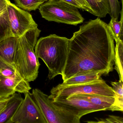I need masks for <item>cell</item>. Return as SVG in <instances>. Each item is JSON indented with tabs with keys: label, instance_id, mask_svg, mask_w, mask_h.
I'll return each instance as SVG.
<instances>
[{
	"label": "cell",
	"instance_id": "obj_19",
	"mask_svg": "<svg viewBox=\"0 0 123 123\" xmlns=\"http://www.w3.org/2000/svg\"><path fill=\"white\" fill-rule=\"evenodd\" d=\"M47 0H14L18 7L27 11H35Z\"/></svg>",
	"mask_w": 123,
	"mask_h": 123
},
{
	"label": "cell",
	"instance_id": "obj_13",
	"mask_svg": "<svg viewBox=\"0 0 123 123\" xmlns=\"http://www.w3.org/2000/svg\"><path fill=\"white\" fill-rule=\"evenodd\" d=\"M23 99L19 93L11 96L6 106L0 112V123H6L11 119Z\"/></svg>",
	"mask_w": 123,
	"mask_h": 123
},
{
	"label": "cell",
	"instance_id": "obj_16",
	"mask_svg": "<svg viewBox=\"0 0 123 123\" xmlns=\"http://www.w3.org/2000/svg\"><path fill=\"white\" fill-rule=\"evenodd\" d=\"M121 1L122 9L121 10L120 21L111 18L108 24L110 33L116 42L123 41V1Z\"/></svg>",
	"mask_w": 123,
	"mask_h": 123
},
{
	"label": "cell",
	"instance_id": "obj_21",
	"mask_svg": "<svg viewBox=\"0 0 123 123\" xmlns=\"http://www.w3.org/2000/svg\"><path fill=\"white\" fill-rule=\"evenodd\" d=\"M110 12L109 14L111 18L118 20L120 13V6L118 0H108Z\"/></svg>",
	"mask_w": 123,
	"mask_h": 123
},
{
	"label": "cell",
	"instance_id": "obj_14",
	"mask_svg": "<svg viewBox=\"0 0 123 123\" xmlns=\"http://www.w3.org/2000/svg\"><path fill=\"white\" fill-rule=\"evenodd\" d=\"M102 75V74L99 73H91L79 74L63 81L62 84H59L58 86L66 87L87 84L102 79L101 76Z\"/></svg>",
	"mask_w": 123,
	"mask_h": 123
},
{
	"label": "cell",
	"instance_id": "obj_5",
	"mask_svg": "<svg viewBox=\"0 0 123 123\" xmlns=\"http://www.w3.org/2000/svg\"><path fill=\"white\" fill-rule=\"evenodd\" d=\"M38 9L42 17L49 21L76 26L84 20L78 8L62 0H48Z\"/></svg>",
	"mask_w": 123,
	"mask_h": 123
},
{
	"label": "cell",
	"instance_id": "obj_26",
	"mask_svg": "<svg viewBox=\"0 0 123 123\" xmlns=\"http://www.w3.org/2000/svg\"><path fill=\"white\" fill-rule=\"evenodd\" d=\"M63 1H65L66 3L74 7H76L78 9H82V6L78 3L75 0H62Z\"/></svg>",
	"mask_w": 123,
	"mask_h": 123
},
{
	"label": "cell",
	"instance_id": "obj_11",
	"mask_svg": "<svg viewBox=\"0 0 123 123\" xmlns=\"http://www.w3.org/2000/svg\"><path fill=\"white\" fill-rule=\"evenodd\" d=\"M75 96L87 100L94 105L103 108L104 111H119L116 106L115 97L97 94H81Z\"/></svg>",
	"mask_w": 123,
	"mask_h": 123
},
{
	"label": "cell",
	"instance_id": "obj_2",
	"mask_svg": "<svg viewBox=\"0 0 123 123\" xmlns=\"http://www.w3.org/2000/svg\"><path fill=\"white\" fill-rule=\"evenodd\" d=\"M69 39L51 34L41 37L37 42L35 52L47 67L49 80L63 74L68 58Z\"/></svg>",
	"mask_w": 123,
	"mask_h": 123
},
{
	"label": "cell",
	"instance_id": "obj_3",
	"mask_svg": "<svg viewBox=\"0 0 123 123\" xmlns=\"http://www.w3.org/2000/svg\"><path fill=\"white\" fill-rule=\"evenodd\" d=\"M41 31L37 27L18 38L13 64L19 75L28 82L34 81L38 76L40 64L34 49Z\"/></svg>",
	"mask_w": 123,
	"mask_h": 123
},
{
	"label": "cell",
	"instance_id": "obj_24",
	"mask_svg": "<svg viewBox=\"0 0 123 123\" xmlns=\"http://www.w3.org/2000/svg\"><path fill=\"white\" fill-rule=\"evenodd\" d=\"M7 2L8 0H0V16L6 11Z\"/></svg>",
	"mask_w": 123,
	"mask_h": 123
},
{
	"label": "cell",
	"instance_id": "obj_22",
	"mask_svg": "<svg viewBox=\"0 0 123 123\" xmlns=\"http://www.w3.org/2000/svg\"><path fill=\"white\" fill-rule=\"evenodd\" d=\"M87 123H123L122 117L110 115L105 118H100L97 121H88Z\"/></svg>",
	"mask_w": 123,
	"mask_h": 123
},
{
	"label": "cell",
	"instance_id": "obj_6",
	"mask_svg": "<svg viewBox=\"0 0 123 123\" xmlns=\"http://www.w3.org/2000/svg\"><path fill=\"white\" fill-rule=\"evenodd\" d=\"M50 92V95L48 96L50 99H66L73 95L81 94H97L115 97L112 87L102 79L79 85L66 87L57 85L51 89Z\"/></svg>",
	"mask_w": 123,
	"mask_h": 123
},
{
	"label": "cell",
	"instance_id": "obj_27",
	"mask_svg": "<svg viewBox=\"0 0 123 123\" xmlns=\"http://www.w3.org/2000/svg\"><path fill=\"white\" fill-rule=\"evenodd\" d=\"M6 123H13V122H12V121L11 120V119H10V120H9L8 121H7Z\"/></svg>",
	"mask_w": 123,
	"mask_h": 123
},
{
	"label": "cell",
	"instance_id": "obj_1",
	"mask_svg": "<svg viewBox=\"0 0 123 123\" xmlns=\"http://www.w3.org/2000/svg\"><path fill=\"white\" fill-rule=\"evenodd\" d=\"M115 48L108 24L99 17L85 22L69 39L63 80L89 73L108 74L114 69Z\"/></svg>",
	"mask_w": 123,
	"mask_h": 123
},
{
	"label": "cell",
	"instance_id": "obj_8",
	"mask_svg": "<svg viewBox=\"0 0 123 123\" xmlns=\"http://www.w3.org/2000/svg\"><path fill=\"white\" fill-rule=\"evenodd\" d=\"M14 113L11 120L14 123H46L37 104L29 92Z\"/></svg>",
	"mask_w": 123,
	"mask_h": 123
},
{
	"label": "cell",
	"instance_id": "obj_17",
	"mask_svg": "<svg viewBox=\"0 0 123 123\" xmlns=\"http://www.w3.org/2000/svg\"><path fill=\"white\" fill-rule=\"evenodd\" d=\"M14 37L12 31L7 11L0 16V42Z\"/></svg>",
	"mask_w": 123,
	"mask_h": 123
},
{
	"label": "cell",
	"instance_id": "obj_9",
	"mask_svg": "<svg viewBox=\"0 0 123 123\" xmlns=\"http://www.w3.org/2000/svg\"><path fill=\"white\" fill-rule=\"evenodd\" d=\"M50 99L53 102L66 108L73 112L80 119L89 113L104 111L103 108L94 105L87 100L75 95L66 99Z\"/></svg>",
	"mask_w": 123,
	"mask_h": 123
},
{
	"label": "cell",
	"instance_id": "obj_20",
	"mask_svg": "<svg viewBox=\"0 0 123 123\" xmlns=\"http://www.w3.org/2000/svg\"><path fill=\"white\" fill-rule=\"evenodd\" d=\"M111 84L115 94L116 105L119 111L123 110V81L112 82Z\"/></svg>",
	"mask_w": 123,
	"mask_h": 123
},
{
	"label": "cell",
	"instance_id": "obj_10",
	"mask_svg": "<svg viewBox=\"0 0 123 123\" xmlns=\"http://www.w3.org/2000/svg\"><path fill=\"white\" fill-rule=\"evenodd\" d=\"M31 89L29 82L19 81L0 74V98L9 97L16 92L25 94Z\"/></svg>",
	"mask_w": 123,
	"mask_h": 123
},
{
	"label": "cell",
	"instance_id": "obj_4",
	"mask_svg": "<svg viewBox=\"0 0 123 123\" xmlns=\"http://www.w3.org/2000/svg\"><path fill=\"white\" fill-rule=\"evenodd\" d=\"M31 94L46 123H81V119L73 112L53 102L40 90L33 89Z\"/></svg>",
	"mask_w": 123,
	"mask_h": 123
},
{
	"label": "cell",
	"instance_id": "obj_12",
	"mask_svg": "<svg viewBox=\"0 0 123 123\" xmlns=\"http://www.w3.org/2000/svg\"><path fill=\"white\" fill-rule=\"evenodd\" d=\"M19 37H12L0 42V58L5 62L13 64L14 58Z\"/></svg>",
	"mask_w": 123,
	"mask_h": 123
},
{
	"label": "cell",
	"instance_id": "obj_23",
	"mask_svg": "<svg viewBox=\"0 0 123 123\" xmlns=\"http://www.w3.org/2000/svg\"><path fill=\"white\" fill-rule=\"evenodd\" d=\"M82 7L83 10L94 15V13L86 0H75Z\"/></svg>",
	"mask_w": 123,
	"mask_h": 123
},
{
	"label": "cell",
	"instance_id": "obj_15",
	"mask_svg": "<svg viewBox=\"0 0 123 123\" xmlns=\"http://www.w3.org/2000/svg\"><path fill=\"white\" fill-rule=\"evenodd\" d=\"M94 13L95 16L104 18L110 12L108 0H86Z\"/></svg>",
	"mask_w": 123,
	"mask_h": 123
},
{
	"label": "cell",
	"instance_id": "obj_18",
	"mask_svg": "<svg viewBox=\"0 0 123 123\" xmlns=\"http://www.w3.org/2000/svg\"><path fill=\"white\" fill-rule=\"evenodd\" d=\"M115 53V69L118 73L120 80L123 81V41L116 43Z\"/></svg>",
	"mask_w": 123,
	"mask_h": 123
},
{
	"label": "cell",
	"instance_id": "obj_7",
	"mask_svg": "<svg viewBox=\"0 0 123 123\" xmlns=\"http://www.w3.org/2000/svg\"><path fill=\"white\" fill-rule=\"evenodd\" d=\"M6 11L14 37H21L29 30L37 28L38 25L31 14L19 8L9 0H8Z\"/></svg>",
	"mask_w": 123,
	"mask_h": 123
},
{
	"label": "cell",
	"instance_id": "obj_25",
	"mask_svg": "<svg viewBox=\"0 0 123 123\" xmlns=\"http://www.w3.org/2000/svg\"><path fill=\"white\" fill-rule=\"evenodd\" d=\"M10 97L6 98H0V112L5 108Z\"/></svg>",
	"mask_w": 123,
	"mask_h": 123
}]
</instances>
